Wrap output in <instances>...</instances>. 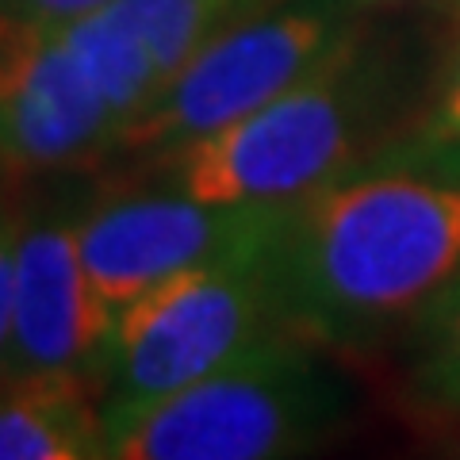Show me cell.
<instances>
[{
    "instance_id": "1",
    "label": "cell",
    "mask_w": 460,
    "mask_h": 460,
    "mask_svg": "<svg viewBox=\"0 0 460 460\" xmlns=\"http://www.w3.org/2000/svg\"><path fill=\"white\" fill-rule=\"evenodd\" d=\"M422 84L407 42L365 16L265 108L208 138L111 165L104 184H154L211 204H296L376 162Z\"/></svg>"
},
{
    "instance_id": "2",
    "label": "cell",
    "mask_w": 460,
    "mask_h": 460,
    "mask_svg": "<svg viewBox=\"0 0 460 460\" xmlns=\"http://www.w3.org/2000/svg\"><path fill=\"white\" fill-rule=\"evenodd\" d=\"M272 261L296 334L376 341L460 272V181L361 169L288 204Z\"/></svg>"
},
{
    "instance_id": "3",
    "label": "cell",
    "mask_w": 460,
    "mask_h": 460,
    "mask_svg": "<svg viewBox=\"0 0 460 460\" xmlns=\"http://www.w3.org/2000/svg\"><path fill=\"white\" fill-rule=\"evenodd\" d=\"M345 411L323 345L280 330L196 384L108 426L111 460H277L311 449Z\"/></svg>"
},
{
    "instance_id": "4",
    "label": "cell",
    "mask_w": 460,
    "mask_h": 460,
    "mask_svg": "<svg viewBox=\"0 0 460 460\" xmlns=\"http://www.w3.org/2000/svg\"><path fill=\"white\" fill-rule=\"evenodd\" d=\"M272 253L277 246L184 269L115 314L104 357L108 426L292 330Z\"/></svg>"
},
{
    "instance_id": "5",
    "label": "cell",
    "mask_w": 460,
    "mask_h": 460,
    "mask_svg": "<svg viewBox=\"0 0 460 460\" xmlns=\"http://www.w3.org/2000/svg\"><path fill=\"white\" fill-rule=\"evenodd\" d=\"M365 20L353 0H272L189 58L115 142L108 165L208 138L307 74Z\"/></svg>"
},
{
    "instance_id": "6",
    "label": "cell",
    "mask_w": 460,
    "mask_h": 460,
    "mask_svg": "<svg viewBox=\"0 0 460 460\" xmlns=\"http://www.w3.org/2000/svg\"><path fill=\"white\" fill-rule=\"evenodd\" d=\"M288 204H211L154 184H104L77 199V242L100 299L119 314L184 269L272 250Z\"/></svg>"
},
{
    "instance_id": "7",
    "label": "cell",
    "mask_w": 460,
    "mask_h": 460,
    "mask_svg": "<svg viewBox=\"0 0 460 460\" xmlns=\"http://www.w3.org/2000/svg\"><path fill=\"white\" fill-rule=\"evenodd\" d=\"M119 119L54 23L0 8V165L20 177L111 162Z\"/></svg>"
},
{
    "instance_id": "8",
    "label": "cell",
    "mask_w": 460,
    "mask_h": 460,
    "mask_svg": "<svg viewBox=\"0 0 460 460\" xmlns=\"http://www.w3.org/2000/svg\"><path fill=\"white\" fill-rule=\"evenodd\" d=\"M115 311L100 299L77 242V199L20 208L12 341L4 372L104 376Z\"/></svg>"
},
{
    "instance_id": "9",
    "label": "cell",
    "mask_w": 460,
    "mask_h": 460,
    "mask_svg": "<svg viewBox=\"0 0 460 460\" xmlns=\"http://www.w3.org/2000/svg\"><path fill=\"white\" fill-rule=\"evenodd\" d=\"M104 445V376L0 372V460H96Z\"/></svg>"
},
{
    "instance_id": "10",
    "label": "cell",
    "mask_w": 460,
    "mask_h": 460,
    "mask_svg": "<svg viewBox=\"0 0 460 460\" xmlns=\"http://www.w3.org/2000/svg\"><path fill=\"white\" fill-rule=\"evenodd\" d=\"M54 27L69 47V54L77 58V66L84 69V77L93 81V89L104 96V104L119 119V135H123L154 104V96L165 89L150 50L142 47L138 35L111 8H100L81 20Z\"/></svg>"
},
{
    "instance_id": "11",
    "label": "cell",
    "mask_w": 460,
    "mask_h": 460,
    "mask_svg": "<svg viewBox=\"0 0 460 460\" xmlns=\"http://www.w3.org/2000/svg\"><path fill=\"white\" fill-rule=\"evenodd\" d=\"M368 169H414L460 181V20L445 39L438 62L426 69L411 119Z\"/></svg>"
},
{
    "instance_id": "12",
    "label": "cell",
    "mask_w": 460,
    "mask_h": 460,
    "mask_svg": "<svg viewBox=\"0 0 460 460\" xmlns=\"http://www.w3.org/2000/svg\"><path fill=\"white\" fill-rule=\"evenodd\" d=\"M265 4L272 0H111L108 8L138 35L169 84V77L211 39H219L226 27L261 12Z\"/></svg>"
},
{
    "instance_id": "13",
    "label": "cell",
    "mask_w": 460,
    "mask_h": 460,
    "mask_svg": "<svg viewBox=\"0 0 460 460\" xmlns=\"http://www.w3.org/2000/svg\"><path fill=\"white\" fill-rule=\"evenodd\" d=\"M414 323H426L414 384L438 402H460V296H438Z\"/></svg>"
},
{
    "instance_id": "14",
    "label": "cell",
    "mask_w": 460,
    "mask_h": 460,
    "mask_svg": "<svg viewBox=\"0 0 460 460\" xmlns=\"http://www.w3.org/2000/svg\"><path fill=\"white\" fill-rule=\"evenodd\" d=\"M16 234H20V208L0 199V372L8 365L12 341V292H16Z\"/></svg>"
},
{
    "instance_id": "15",
    "label": "cell",
    "mask_w": 460,
    "mask_h": 460,
    "mask_svg": "<svg viewBox=\"0 0 460 460\" xmlns=\"http://www.w3.org/2000/svg\"><path fill=\"white\" fill-rule=\"evenodd\" d=\"M111 0H0V8L8 12H20V16H31L42 23H69V20H81L89 12L108 8Z\"/></svg>"
},
{
    "instance_id": "16",
    "label": "cell",
    "mask_w": 460,
    "mask_h": 460,
    "mask_svg": "<svg viewBox=\"0 0 460 460\" xmlns=\"http://www.w3.org/2000/svg\"><path fill=\"white\" fill-rule=\"evenodd\" d=\"M357 8H365V12H372V8H402V4H419V0H353Z\"/></svg>"
},
{
    "instance_id": "17",
    "label": "cell",
    "mask_w": 460,
    "mask_h": 460,
    "mask_svg": "<svg viewBox=\"0 0 460 460\" xmlns=\"http://www.w3.org/2000/svg\"><path fill=\"white\" fill-rule=\"evenodd\" d=\"M438 296H460V272H456V277H453L449 284H445V288H441V292H438Z\"/></svg>"
}]
</instances>
